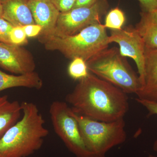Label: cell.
Segmentation results:
<instances>
[{
    "instance_id": "obj_1",
    "label": "cell",
    "mask_w": 157,
    "mask_h": 157,
    "mask_svg": "<svg viewBox=\"0 0 157 157\" xmlns=\"http://www.w3.org/2000/svg\"><path fill=\"white\" fill-rule=\"evenodd\" d=\"M120 89L89 73L80 79L65 100L74 113L100 121L124 118L128 111V98Z\"/></svg>"
},
{
    "instance_id": "obj_2",
    "label": "cell",
    "mask_w": 157,
    "mask_h": 157,
    "mask_svg": "<svg viewBox=\"0 0 157 157\" xmlns=\"http://www.w3.org/2000/svg\"><path fill=\"white\" fill-rule=\"evenodd\" d=\"M22 117L0 139V157H28L42 147L49 134L37 105L21 103Z\"/></svg>"
},
{
    "instance_id": "obj_3",
    "label": "cell",
    "mask_w": 157,
    "mask_h": 157,
    "mask_svg": "<svg viewBox=\"0 0 157 157\" xmlns=\"http://www.w3.org/2000/svg\"><path fill=\"white\" fill-rule=\"evenodd\" d=\"M109 36L101 22L89 26L73 36L52 37L43 42L45 48L58 51L69 59L80 58L86 62L108 48Z\"/></svg>"
},
{
    "instance_id": "obj_4",
    "label": "cell",
    "mask_w": 157,
    "mask_h": 157,
    "mask_svg": "<svg viewBox=\"0 0 157 157\" xmlns=\"http://www.w3.org/2000/svg\"><path fill=\"white\" fill-rule=\"evenodd\" d=\"M90 73L128 94H136L141 84L139 76L116 47L106 48L86 62Z\"/></svg>"
},
{
    "instance_id": "obj_5",
    "label": "cell",
    "mask_w": 157,
    "mask_h": 157,
    "mask_svg": "<svg viewBox=\"0 0 157 157\" xmlns=\"http://www.w3.org/2000/svg\"><path fill=\"white\" fill-rule=\"evenodd\" d=\"M70 113L77 121L83 142L94 157H106L109 150L126 140L124 118L107 122L78 115L71 109Z\"/></svg>"
},
{
    "instance_id": "obj_6",
    "label": "cell",
    "mask_w": 157,
    "mask_h": 157,
    "mask_svg": "<svg viewBox=\"0 0 157 157\" xmlns=\"http://www.w3.org/2000/svg\"><path fill=\"white\" fill-rule=\"evenodd\" d=\"M64 101L52 102L49 107L51 120L56 134L76 157H94L82 140L78 123Z\"/></svg>"
},
{
    "instance_id": "obj_7",
    "label": "cell",
    "mask_w": 157,
    "mask_h": 157,
    "mask_svg": "<svg viewBox=\"0 0 157 157\" xmlns=\"http://www.w3.org/2000/svg\"><path fill=\"white\" fill-rule=\"evenodd\" d=\"M109 7L107 0H99L89 7L74 8L67 12L60 13L52 37L73 36L89 26L101 22V18L107 14Z\"/></svg>"
},
{
    "instance_id": "obj_8",
    "label": "cell",
    "mask_w": 157,
    "mask_h": 157,
    "mask_svg": "<svg viewBox=\"0 0 157 157\" xmlns=\"http://www.w3.org/2000/svg\"><path fill=\"white\" fill-rule=\"evenodd\" d=\"M108 41L119 45L122 56L131 58L137 65L140 84H143L145 69V46L142 37L135 28L111 30ZM141 87V86H140Z\"/></svg>"
},
{
    "instance_id": "obj_9",
    "label": "cell",
    "mask_w": 157,
    "mask_h": 157,
    "mask_svg": "<svg viewBox=\"0 0 157 157\" xmlns=\"http://www.w3.org/2000/svg\"><path fill=\"white\" fill-rule=\"evenodd\" d=\"M0 67L15 75H22L35 72L36 65L27 49L0 42Z\"/></svg>"
},
{
    "instance_id": "obj_10",
    "label": "cell",
    "mask_w": 157,
    "mask_h": 157,
    "mask_svg": "<svg viewBox=\"0 0 157 157\" xmlns=\"http://www.w3.org/2000/svg\"><path fill=\"white\" fill-rule=\"evenodd\" d=\"M28 4L35 23L42 27L38 39L43 43L53 36L60 12L52 0H29Z\"/></svg>"
},
{
    "instance_id": "obj_11",
    "label": "cell",
    "mask_w": 157,
    "mask_h": 157,
    "mask_svg": "<svg viewBox=\"0 0 157 157\" xmlns=\"http://www.w3.org/2000/svg\"><path fill=\"white\" fill-rule=\"evenodd\" d=\"M136 94L138 99L157 103V49L145 48L144 80Z\"/></svg>"
},
{
    "instance_id": "obj_12",
    "label": "cell",
    "mask_w": 157,
    "mask_h": 157,
    "mask_svg": "<svg viewBox=\"0 0 157 157\" xmlns=\"http://www.w3.org/2000/svg\"><path fill=\"white\" fill-rule=\"evenodd\" d=\"M29 0H2V17L14 26L35 24Z\"/></svg>"
},
{
    "instance_id": "obj_13",
    "label": "cell",
    "mask_w": 157,
    "mask_h": 157,
    "mask_svg": "<svg viewBox=\"0 0 157 157\" xmlns=\"http://www.w3.org/2000/svg\"><path fill=\"white\" fill-rule=\"evenodd\" d=\"M140 18L135 28L142 37L145 48L157 49V9L140 13Z\"/></svg>"
},
{
    "instance_id": "obj_14",
    "label": "cell",
    "mask_w": 157,
    "mask_h": 157,
    "mask_svg": "<svg viewBox=\"0 0 157 157\" xmlns=\"http://www.w3.org/2000/svg\"><path fill=\"white\" fill-rule=\"evenodd\" d=\"M43 81L36 72L22 75H12L0 70V92L14 87H25L39 90Z\"/></svg>"
},
{
    "instance_id": "obj_15",
    "label": "cell",
    "mask_w": 157,
    "mask_h": 157,
    "mask_svg": "<svg viewBox=\"0 0 157 157\" xmlns=\"http://www.w3.org/2000/svg\"><path fill=\"white\" fill-rule=\"evenodd\" d=\"M21 115V104L9 101L8 96H0V139Z\"/></svg>"
},
{
    "instance_id": "obj_16",
    "label": "cell",
    "mask_w": 157,
    "mask_h": 157,
    "mask_svg": "<svg viewBox=\"0 0 157 157\" xmlns=\"http://www.w3.org/2000/svg\"><path fill=\"white\" fill-rule=\"evenodd\" d=\"M126 21L124 13L119 8L111 9L106 14L104 25L106 29L119 30L122 29Z\"/></svg>"
},
{
    "instance_id": "obj_17",
    "label": "cell",
    "mask_w": 157,
    "mask_h": 157,
    "mask_svg": "<svg viewBox=\"0 0 157 157\" xmlns=\"http://www.w3.org/2000/svg\"><path fill=\"white\" fill-rule=\"evenodd\" d=\"M68 73L71 78L75 80H80L86 77L89 74L86 62L80 58H75L68 67Z\"/></svg>"
},
{
    "instance_id": "obj_18",
    "label": "cell",
    "mask_w": 157,
    "mask_h": 157,
    "mask_svg": "<svg viewBox=\"0 0 157 157\" xmlns=\"http://www.w3.org/2000/svg\"><path fill=\"white\" fill-rule=\"evenodd\" d=\"M10 42L11 44L21 46L27 44V37L22 26L14 27L10 35Z\"/></svg>"
},
{
    "instance_id": "obj_19",
    "label": "cell",
    "mask_w": 157,
    "mask_h": 157,
    "mask_svg": "<svg viewBox=\"0 0 157 157\" xmlns=\"http://www.w3.org/2000/svg\"><path fill=\"white\" fill-rule=\"evenodd\" d=\"M14 27L2 17L0 18V42L11 44L10 40V33Z\"/></svg>"
},
{
    "instance_id": "obj_20",
    "label": "cell",
    "mask_w": 157,
    "mask_h": 157,
    "mask_svg": "<svg viewBox=\"0 0 157 157\" xmlns=\"http://www.w3.org/2000/svg\"><path fill=\"white\" fill-rule=\"evenodd\" d=\"M136 101L147 109L148 111V116L157 115V103L137 98H136ZM153 149L154 151L157 152V139L154 143Z\"/></svg>"
},
{
    "instance_id": "obj_21",
    "label": "cell",
    "mask_w": 157,
    "mask_h": 157,
    "mask_svg": "<svg viewBox=\"0 0 157 157\" xmlns=\"http://www.w3.org/2000/svg\"><path fill=\"white\" fill-rule=\"evenodd\" d=\"M60 13L67 12L74 8L76 0H52Z\"/></svg>"
},
{
    "instance_id": "obj_22",
    "label": "cell",
    "mask_w": 157,
    "mask_h": 157,
    "mask_svg": "<svg viewBox=\"0 0 157 157\" xmlns=\"http://www.w3.org/2000/svg\"><path fill=\"white\" fill-rule=\"evenodd\" d=\"M27 37L33 38L39 36L42 32V27L38 25H29L22 26Z\"/></svg>"
},
{
    "instance_id": "obj_23",
    "label": "cell",
    "mask_w": 157,
    "mask_h": 157,
    "mask_svg": "<svg viewBox=\"0 0 157 157\" xmlns=\"http://www.w3.org/2000/svg\"><path fill=\"white\" fill-rule=\"evenodd\" d=\"M142 11L148 12L157 9V0H138Z\"/></svg>"
},
{
    "instance_id": "obj_24",
    "label": "cell",
    "mask_w": 157,
    "mask_h": 157,
    "mask_svg": "<svg viewBox=\"0 0 157 157\" xmlns=\"http://www.w3.org/2000/svg\"><path fill=\"white\" fill-rule=\"evenodd\" d=\"M99 1V0H76L74 8L89 7L94 5Z\"/></svg>"
},
{
    "instance_id": "obj_25",
    "label": "cell",
    "mask_w": 157,
    "mask_h": 157,
    "mask_svg": "<svg viewBox=\"0 0 157 157\" xmlns=\"http://www.w3.org/2000/svg\"><path fill=\"white\" fill-rule=\"evenodd\" d=\"M3 10L2 4H0V18L2 16Z\"/></svg>"
},
{
    "instance_id": "obj_26",
    "label": "cell",
    "mask_w": 157,
    "mask_h": 157,
    "mask_svg": "<svg viewBox=\"0 0 157 157\" xmlns=\"http://www.w3.org/2000/svg\"><path fill=\"white\" fill-rule=\"evenodd\" d=\"M149 157H157V156L153 155H149Z\"/></svg>"
},
{
    "instance_id": "obj_27",
    "label": "cell",
    "mask_w": 157,
    "mask_h": 157,
    "mask_svg": "<svg viewBox=\"0 0 157 157\" xmlns=\"http://www.w3.org/2000/svg\"><path fill=\"white\" fill-rule=\"evenodd\" d=\"M2 0H0V4H1V2H2Z\"/></svg>"
}]
</instances>
